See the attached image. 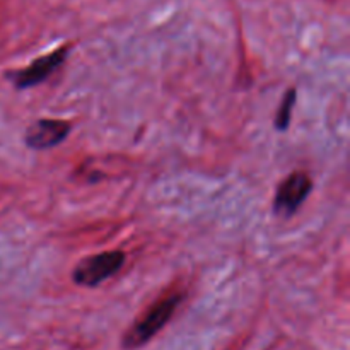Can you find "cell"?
<instances>
[{
    "label": "cell",
    "mask_w": 350,
    "mask_h": 350,
    "mask_svg": "<svg viewBox=\"0 0 350 350\" xmlns=\"http://www.w3.org/2000/svg\"><path fill=\"white\" fill-rule=\"evenodd\" d=\"M185 293L178 287H170L166 293L161 294L142 314L135 320V323L125 332L122 338V347L125 350H135L144 347L147 342L152 340L174 317L180 304L183 303Z\"/></svg>",
    "instance_id": "obj_1"
},
{
    "label": "cell",
    "mask_w": 350,
    "mask_h": 350,
    "mask_svg": "<svg viewBox=\"0 0 350 350\" xmlns=\"http://www.w3.org/2000/svg\"><path fill=\"white\" fill-rule=\"evenodd\" d=\"M125 262L126 255L122 250H111V252L85 256L72 270V280L81 287H98L99 284L116 275Z\"/></svg>",
    "instance_id": "obj_2"
},
{
    "label": "cell",
    "mask_w": 350,
    "mask_h": 350,
    "mask_svg": "<svg viewBox=\"0 0 350 350\" xmlns=\"http://www.w3.org/2000/svg\"><path fill=\"white\" fill-rule=\"evenodd\" d=\"M313 180L306 171H293L279 183L273 197V212L279 217H291L311 193Z\"/></svg>",
    "instance_id": "obj_3"
},
{
    "label": "cell",
    "mask_w": 350,
    "mask_h": 350,
    "mask_svg": "<svg viewBox=\"0 0 350 350\" xmlns=\"http://www.w3.org/2000/svg\"><path fill=\"white\" fill-rule=\"evenodd\" d=\"M68 51H70V46H68V44L57 48V50H53L51 53L38 57L36 60L31 62L27 67L9 72L7 77L12 81V84L16 85L17 89L34 88V85L46 81L51 74H55V72L64 65V62L67 60L68 57Z\"/></svg>",
    "instance_id": "obj_4"
},
{
    "label": "cell",
    "mask_w": 350,
    "mask_h": 350,
    "mask_svg": "<svg viewBox=\"0 0 350 350\" xmlns=\"http://www.w3.org/2000/svg\"><path fill=\"white\" fill-rule=\"evenodd\" d=\"M72 125L67 120L40 118L31 123L24 135V142L29 149L44 150L64 142L70 133Z\"/></svg>",
    "instance_id": "obj_5"
},
{
    "label": "cell",
    "mask_w": 350,
    "mask_h": 350,
    "mask_svg": "<svg viewBox=\"0 0 350 350\" xmlns=\"http://www.w3.org/2000/svg\"><path fill=\"white\" fill-rule=\"evenodd\" d=\"M296 98H297L296 89H289V91L286 92V96H284L282 103H280V108L275 115V129L280 130V132L287 130V126H289L291 115H293V108H294V103H296Z\"/></svg>",
    "instance_id": "obj_6"
}]
</instances>
